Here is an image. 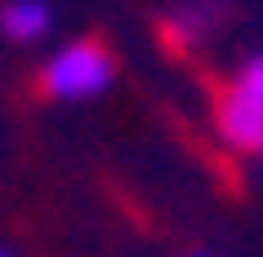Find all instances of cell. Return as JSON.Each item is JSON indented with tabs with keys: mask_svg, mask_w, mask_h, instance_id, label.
<instances>
[{
	"mask_svg": "<svg viewBox=\"0 0 263 257\" xmlns=\"http://www.w3.org/2000/svg\"><path fill=\"white\" fill-rule=\"evenodd\" d=\"M110 82H115V61H110V49L99 44V38H71V44H61L44 61V71H39V88H44L49 98H61V104H88V98H99Z\"/></svg>",
	"mask_w": 263,
	"mask_h": 257,
	"instance_id": "obj_1",
	"label": "cell"
},
{
	"mask_svg": "<svg viewBox=\"0 0 263 257\" xmlns=\"http://www.w3.org/2000/svg\"><path fill=\"white\" fill-rule=\"evenodd\" d=\"M214 126H219V137H225L230 148H241V153H263V98L241 93V88L230 82L225 98H219V110H214Z\"/></svg>",
	"mask_w": 263,
	"mask_h": 257,
	"instance_id": "obj_2",
	"label": "cell"
},
{
	"mask_svg": "<svg viewBox=\"0 0 263 257\" xmlns=\"http://www.w3.org/2000/svg\"><path fill=\"white\" fill-rule=\"evenodd\" d=\"M55 11H49V0H6L0 6V33L11 38V44H33V38H44Z\"/></svg>",
	"mask_w": 263,
	"mask_h": 257,
	"instance_id": "obj_3",
	"label": "cell"
},
{
	"mask_svg": "<svg viewBox=\"0 0 263 257\" xmlns=\"http://www.w3.org/2000/svg\"><path fill=\"white\" fill-rule=\"evenodd\" d=\"M236 88H241V93H252V98H263V55H252V61L236 71Z\"/></svg>",
	"mask_w": 263,
	"mask_h": 257,
	"instance_id": "obj_4",
	"label": "cell"
},
{
	"mask_svg": "<svg viewBox=\"0 0 263 257\" xmlns=\"http://www.w3.org/2000/svg\"><path fill=\"white\" fill-rule=\"evenodd\" d=\"M0 257H11V252H6V246H0Z\"/></svg>",
	"mask_w": 263,
	"mask_h": 257,
	"instance_id": "obj_5",
	"label": "cell"
},
{
	"mask_svg": "<svg viewBox=\"0 0 263 257\" xmlns=\"http://www.w3.org/2000/svg\"><path fill=\"white\" fill-rule=\"evenodd\" d=\"M197 257H209V252H197Z\"/></svg>",
	"mask_w": 263,
	"mask_h": 257,
	"instance_id": "obj_6",
	"label": "cell"
}]
</instances>
